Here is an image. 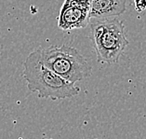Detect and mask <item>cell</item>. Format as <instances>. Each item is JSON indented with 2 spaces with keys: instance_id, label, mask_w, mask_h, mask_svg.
Segmentation results:
<instances>
[{
  "instance_id": "6",
  "label": "cell",
  "mask_w": 146,
  "mask_h": 139,
  "mask_svg": "<svg viewBox=\"0 0 146 139\" xmlns=\"http://www.w3.org/2000/svg\"><path fill=\"white\" fill-rule=\"evenodd\" d=\"M66 2L71 3V4H74L80 7H83V8H87V9H90L92 0H65Z\"/></svg>"
},
{
  "instance_id": "4",
  "label": "cell",
  "mask_w": 146,
  "mask_h": 139,
  "mask_svg": "<svg viewBox=\"0 0 146 139\" xmlns=\"http://www.w3.org/2000/svg\"><path fill=\"white\" fill-rule=\"evenodd\" d=\"M90 22V9L64 1L58 16L60 29L68 31L84 28Z\"/></svg>"
},
{
  "instance_id": "7",
  "label": "cell",
  "mask_w": 146,
  "mask_h": 139,
  "mask_svg": "<svg viewBox=\"0 0 146 139\" xmlns=\"http://www.w3.org/2000/svg\"><path fill=\"white\" fill-rule=\"evenodd\" d=\"M134 8L137 12H142L146 9V0H134Z\"/></svg>"
},
{
  "instance_id": "5",
  "label": "cell",
  "mask_w": 146,
  "mask_h": 139,
  "mask_svg": "<svg viewBox=\"0 0 146 139\" xmlns=\"http://www.w3.org/2000/svg\"><path fill=\"white\" fill-rule=\"evenodd\" d=\"M127 0H92L90 9V19H111L126 11Z\"/></svg>"
},
{
  "instance_id": "2",
  "label": "cell",
  "mask_w": 146,
  "mask_h": 139,
  "mask_svg": "<svg viewBox=\"0 0 146 139\" xmlns=\"http://www.w3.org/2000/svg\"><path fill=\"white\" fill-rule=\"evenodd\" d=\"M90 28L88 38L97 54L98 63H118L129 43L125 35L123 22L116 18L90 19Z\"/></svg>"
},
{
  "instance_id": "3",
  "label": "cell",
  "mask_w": 146,
  "mask_h": 139,
  "mask_svg": "<svg viewBox=\"0 0 146 139\" xmlns=\"http://www.w3.org/2000/svg\"><path fill=\"white\" fill-rule=\"evenodd\" d=\"M43 63L60 77L72 83L83 80L92 74V66L76 49L67 45L41 49Z\"/></svg>"
},
{
  "instance_id": "8",
  "label": "cell",
  "mask_w": 146,
  "mask_h": 139,
  "mask_svg": "<svg viewBox=\"0 0 146 139\" xmlns=\"http://www.w3.org/2000/svg\"><path fill=\"white\" fill-rule=\"evenodd\" d=\"M95 139H101V138H95Z\"/></svg>"
},
{
  "instance_id": "1",
  "label": "cell",
  "mask_w": 146,
  "mask_h": 139,
  "mask_svg": "<svg viewBox=\"0 0 146 139\" xmlns=\"http://www.w3.org/2000/svg\"><path fill=\"white\" fill-rule=\"evenodd\" d=\"M41 49L32 51L24 61L23 77L28 89L33 92H37L40 98L53 101L77 95L80 92L79 87L65 80L44 65Z\"/></svg>"
}]
</instances>
